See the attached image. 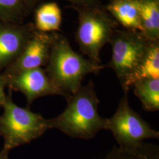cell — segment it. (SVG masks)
Listing matches in <instances>:
<instances>
[{"mask_svg":"<svg viewBox=\"0 0 159 159\" xmlns=\"http://www.w3.org/2000/svg\"><path fill=\"white\" fill-rule=\"evenodd\" d=\"M65 98V110L57 117L47 120L49 129H57L72 138L85 140L106 130L107 119L102 117L98 112L100 102L91 80Z\"/></svg>","mask_w":159,"mask_h":159,"instance_id":"1","label":"cell"},{"mask_svg":"<svg viewBox=\"0 0 159 159\" xmlns=\"http://www.w3.org/2000/svg\"><path fill=\"white\" fill-rule=\"evenodd\" d=\"M47 64L46 73L64 98L79 90L87 75L97 73L103 68L74 51L68 40L61 36L54 37Z\"/></svg>","mask_w":159,"mask_h":159,"instance_id":"2","label":"cell"},{"mask_svg":"<svg viewBox=\"0 0 159 159\" xmlns=\"http://www.w3.org/2000/svg\"><path fill=\"white\" fill-rule=\"evenodd\" d=\"M9 90L0 116V136L4 140L3 148L10 151L39 138L49 129L47 119L40 114L16 105Z\"/></svg>","mask_w":159,"mask_h":159,"instance_id":"3","label":"cell"},{"mask_svg":"<svg viewBox=\"0 0 159 159\" xmlns=\"http://www.w3.org/2000/svg\"><path fill=\"white\" fill-rule=\"evenodd\" d=\"M149 41L140 32L129 30L114 33L110 41L112 56L108 66L115 72L123 92L129 91V83L145 55Z\"/></svg>","mask_w":159,"mask_h":159,"instance_id":"4","label":"cell"},{"mask_svg":"<svg viewBox=\"0 0 159 159\" xmlns=\"http://www.w3.org/2000/svg\"><path fill=\"white\" fill-rule=\"evenodd\" d=\"M75 39L81 52L92 61L101 64L100 53L114 33V24L97 7H81Z\"/></svg>","mask_w":159,"mask_h":159,"instance_id":"5","label":"cell"},{"mask_svg":"<svg viewBox=\"0 0 159 159\" xmlns=\"http://www.w3.org/2000/svg\"><path fill=\"white\" fill-rule=\"evenodd\" d=\"M128 93L124 92L115 113L107 119L106 130L112 133L120 146L134 145L148 139H159V131L131 107Z\"/></svg>","mask_w":159,"mask_h":159,"instance_id":"6","label":"cell"},{"mask_svg":"<svg viewBox=\"0 0 159 159\" xmlns=\"http://www.w3.org/2000/svg\"><path fill=\"white\" fill-rule=\"evenodd\" d=\"M5 87L19 91L26 97L30 106L37 98L47 96L58 95L64 97L41 67L24 70L7 78H2Z\"/></svg>","mask_w":159,"mask_h":159,"instance_id":"7","label":"cell"},{"mask_svg":"<svg viewBox=\"0 0 159 159\" xmlns=\"http://www.w3.org/2000/svg\"><path fill=\"white\" fill-rule=\"evenodd\" d=\"M54 37L46 34H37L29 39L19 56L1 75L2 78L46 65Z\"/></svg>","mask_w":159,"mask_h":159,"instance_id":"8","label":"cell"},{"mask_svg":"<svg viewBox=\"0 0 159 159\" xmlns=\"http://www.w3.org/2000/svg\"><path fill=\"white\" fill-rule=\"evenodd\" d=\"M28 40L18 30H0V70L8 67L17 59Z\"/></svg>","mask_w":159,"mask_h":159,"instance_id":"9","label":"cell"},{"mask_svg":"<svg viewBox=\"0 0 159 159\" xmlns=\"http://www.w3.org/2000/svg\"><path fill=\"white\" fill-rule=\"evenodd\" d=\"M107 10L116 20L129 30L142 32L137 0H112Z\"/></svg>","mask_w":159,"mask_h":159,"instance_id":"10","label":"cell"},{"mask_svg":"<svg viewBox=\"0 0 159 159\" xmlns=\"http://www.w3.org/2000/svg\"><path fill=\"white\" fill-rule=\"evenodd\" d=\"M142 31L148 41H159V0H137Z\"/></svg>","mask_w":159,"mask_h":159,"instance_id":"11","label":"cell"},{"mask_svg":"<svg viewBox=\"0 0 159 159\" xmlns=\"http://www.w3.org/2000/svg\"><path fill=\"white\" fill-rule=\"evenodd\" d=\"M146 79H159V41H149L145 55L129 83V90L136 81Z\"/></svg>","mask_w":159,"mask_h":159,"instance_id":"12","label":"cell"},{"mask_svg":"<svg viewBox=\"0 0 159 159\" xmlns=\"http://www.w3.org/2000/svg\"><path fill=\"white\" fill-rule=\"evenodd\" d=\"M104 159H159L158 146L142 142L134 145L114 146Z\"/></svg>","mask_w":159,"mask_h":159,"instance_id":"13","label":"cell"},{"mask_svg":"<svg viewBox=\"0 0 159 159\" xmlns=\"http://www.w3.org/2000/svg\"><path fill=\"white\" fill-rule=\"evenodd\" d=\"M132 87L145 110L159 111V79L140 80L134 82Z\"/></svg>","mask_w":159,"mask_h":159,"instance_id":"14","label":"cell"},{"mask_svg":"<svg viewBox=\"0 0 159 159\" xmlns=\"http://www.w3.org/2000/svg\"><path fill=\"white\" fill-rule=\"evenodd\" d=\"M62 21L60 8L54 2H47L41 6L35 14V25L42 32L59 30Z\"/></svg>","mask_w":159,"mask_h":159,"instance_id":"15","label":"cell"},{"mask_svg":"<svg viewBox=\"0 0 159 159\" xmlns=\"http://www.w3.org/2000/svg\"><path fill=\"white\" fill-rule=\"evenodd\" d=\"M23 6V0H0V14L12 15L19 12Z\"/></svg>","mask_w":159,"mask_h":159,"instance_id":"16","label":"cell"},{"mask_svg":"<svg viewBox=\"0 0 159 159\" xmlns=\"http://www.w3.org/2000/svg\"><path fill=\"white\" fill-rule=\"evenodd\" d=\"M72 4L79 6L81 7H89V8H96L97 7L98 1L97 0H66Z\"/></svg>","mask_w":159,"mask_h":159,"instance_id":"17","label":"cell"},{"mask_svg":"<svg viewBox=\"0 0 159 159\" xmlns=\"http://www.w3.org/2000/svg\"><path fill=\"white\" fill-rule=\"evenodd\" d=\"M5 85L4 84L3 80L2 79L1 75H0V108L2 107L5 102L6 101V97L7 95L5 93L4 91V88H5Z\"/></svg>","mask_w":159,"mask_h":159,"instance_id":"18","label":"cell"},{"mask_svg":"<svg viewBox=\"0 0 159 159\" xmlns=\"http://www.w3.org/2000/svg\"><path fill=\"white\" fill-rule=\"evenodd\" d=\"M10 151L2 148L0 152V159H11L10 157Z\"/></svg>","mask_w":159,"mask_h":159,"instance_id":"19","label":"cell"}]
</instances>
